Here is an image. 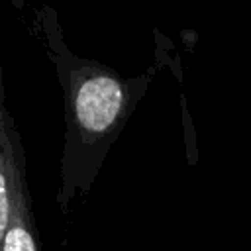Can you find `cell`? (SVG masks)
I'll return each instance as SVG.
<instances>
[{
	"label": "cell",
	"mask_w": 251,
	"mask_h": 251,
	"mask_svg": "<svg viewBox=\"0 0 251 251\" xmlns=\"http://www.w3.org/2000/svg\"><path fill=\"white\" fill-rule=\"evenodd\" d=\"M0 251H41L29 200L8 159L0 169Z\"/></svg>",
	"instance_id": "1"
},
{
	"label": "cell",
	"mask_w": 251,
	"mask_h": 251,
	"mask_svg": "<svg viewBox=\"0 0 251 251\" xmlns=\"http://www.w3.org/2000/svg\"><path fill=\"white\" fill-rule=\"evenodd\" d=\"M124 106V86L106 75L86 78L75 96V114L78 126L92 133H106Z\"/></svg>",
	"instance_id": "2"
}]
</instances>
